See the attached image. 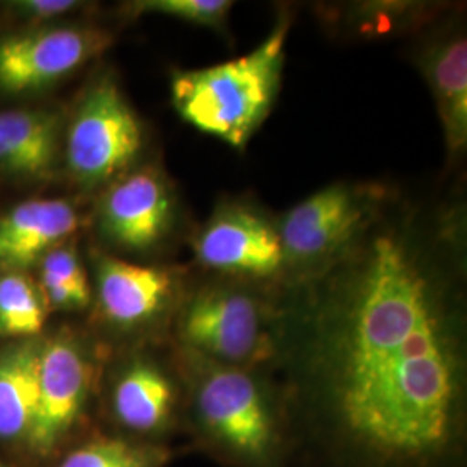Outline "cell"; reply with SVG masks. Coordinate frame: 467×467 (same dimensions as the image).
Masks as SVG:
<instances>
[{"label": "cell", "instance_id": "52a82bcc", "mask_svg": "<svg viewBox=\"0 0 467 467\" xmlns=\"http://www.w3.org/2000/svg\"><path fill=\"white\" fill-rule=\"evenodd\" d=\"M108 46V36L78 26L40 28L0 42V88L32 92L82 67Z\"/></svg>", "mask_w": 467, "mask_h": 467}, {"label": "cell", "instance_id": "d6986e66", "mask_svg": "<svg viewBox=\"0 0 467 467\" xmlns=\"http://www.w3.org/2000/svg\"><path fill=\"white\" fill-rule=\"evenodd\" d=\"M137 13H154L179 17L187 23L222 30L227 23L233 2L229 0H146L134 4Z\"/></svg>", "mask_w": 467, "mask_h": 467}, {"label": "cell", "instance_id": "7c38bea8", "mask_svg": "<svg viewBox=\"0 0 467 467\" xmlns=\"http://www.w3.org/2000/svg\"><path fill=\"white\" fill-rule=\"evenodd\" d=\"M167 270L137 265L117 258H100L98 295L102 316L118 327H139L158 317L171 296Z\"/></svg>", "mask_w": 467, "mask_h": 467}, {"label": "cell", "instance_id": "5bb4252c", "mask_svg": "<svg viewBox=\"0 0 467 467\" xmlns=\"http://www.w3.org/2000/svg\"><path fill=\"white\" fill-rule=\"evenodd\" d=\"M42 341L21 339L0 353V441L26 447L38 407Z\"/></svg>", "mask_w": 467, "mask_h": 467}, {"label": "cell", "instance_id": "30bf717a", "mask_svg": "<svg viewBox=\"0 0 467 467\" xmlns=\"http://www.w3.org/2000/svg\"><path fill=\"white\" fill-rule=\"evenodd\" d=\"M102 231L127 250H148L170 229L171 198L163 177L142 168L118 179L100 208Z\"/></svg>", "mask_w": 467, "mask_h": 467}, {"label": "cell", "instance_id": "ffe728a7", "mask_svg": "<svg viewBox=\"0 0 467 467\" xmlns=\"http://www.w3.org/2000/svg\"><path fill=\"white\" fill-rule=\"evenodd\" d=\"M40 281L63 284L85 298H92L87 274L78 260L77 251L73 248L57 246L50 250L42 262Z\"/></svg>", "mask_w": 467, "mask_h": 467}, {"label": "cell", "instance_id": "7402d4cb", "mask_svg": "<svg viewBox=\"0 0 467 467\" xmlns=\"http://www.w3.org/2000/svg\"><path fill=\"white\" fill-rule=\"evenodd\" d=\"M0 467H9L7 464H5V461L0 457Z\"/></svg>", "mask_w": 467, "mask_h": 467}, {"label": "cell", "instance_id": "5b68a950", "mask_svg": "<svg viewBox=\"0 0 467 467\" xmlns=\"http://www.w3.org/2000/svg\"><path fill=\"white\" fill-rule=\"evenodd\" d=\"M181 336L192 353L223 366L241 368L267 355L258 301L231 287H208L189 301Z\"/></svg>", "mask_w": 467, "mask_h": 467}, {"label": "cell", "instance_id": "9a60e30c", "mask_svg": "<svg viewBox=\"0 0 467 467\" xmlns=\"http://www.w3.org/2000/svg\"><path fill=\"white\" fill-rule=\"evenodd\" d=\"M118 422L137 434L158 433L175 409V389L167 374L148 360H135L118 376L111 395Z\"/></svg>", "mask_w": 467, "mask_h": 467}, {"label": "cell", "instance_id": "3957f363", "mask_svg": "<svg viewBox=\"0 0 467 467\" xmlns=\"http://www.w3.org/2000/svg\"><path fill=\"white\" fill-rule=\"evenodd\" d=\"M200 360L194 410L201 431L241 466L277 467L281 426L262 386L241 368Z\"/></svg>", "mask_w": 467, "mask_h": 467}, {"label": "cell", "instance_id": "4fadbf2b", "mask_svg": "<svg viewBox=\"0 0 467 467\" xmlns=\"http://www.w3.org/2000/svg\"><path fill=\"white\" fill-rule=\"evenodd\" d=\"M61 119L44 109L0 111V170L17 177L49 175L59 156Z\"/></svg>", "mask_w": 467, "mask_h": 467}, {"label": "cell", "instance_id": "ba28073f", "mask_svg": "<svg viewBox=\"0 0 467 467\" xmlns=\"http://www.w3.org/2000/svg\"><path fill=\"white\" fill-rule=\"evenodd\" d=\"M364 201L348 185H329L296 204L281 222L284 260L316 264L341 250L360 229Z\"/></svg>", "mask_w": 467, "mask_h": 467}, {"label": "cell", "instance_id": "e0dca14e", "mask_svg": "<svg viewBox=\"0 0 467 467\" xmlns=\"http://www.w3.org/2000/svg\"><path fill=\"white\" fill-rule=\"evenodd\" d=\"M49 306L34 281L9 270L0 274V336L13 339H35L42 333Z\"/></svg>", "mask_w": 467, "mask_h": 467}, {"label": "cell", "instance_id": "7a4b0ae2", "mask_svg": "<svg viewBox=\"0 0 467 467\" xmlns=\"http://www.w3.org/2000/svg\"><path fill=\"white\" fill-rule=\"evenodd\" d=\"M287 32L289 21L279 19L267 38L248 54L177 73L171 80L177 113L202 134L243 150L279 92Z\"/></svg>", "mask_w": 467, "mask_h": 467}, {"label": "cell", "instance_id": "44dd1931", "mask_svg": "<svg viewBox=\"0 0 467 467\" xmlns=\"http://www.w3.org/2000/svg\"><path fill=\"white\" fill-rule=\"evenodd\" d=\"M78 2H71V0H25V2H17L16 9L30 15V16L42 19V17L63 16L67 13H71L78 7Z\"/></svg>", "mask_w": 467, "mask_h": 467}, {"label": "cell", "instance_id": "277c9868", "mask_svg": "<svg viewBox=\"0 0 467 467\" xmlns=\"http://www.w3.org/2000/svg\"><path fill=\"white\" fill-rule=\"evenodd\" d=\"M142 148V129L118 85L104 78L78 106L67 137V163L84 187L113 181Z\"/></svg>", "mask_w": 467, "mask_h": 467}, {"label": "cell", "instance_id": "8fae6325", "mask_svg": "<svg viewBox=\"0 0 467 467\" xmlns=\"http://www.w3.org/2000/svg\"><path fill=\"white\" fill-rule=\"evenodd\" d=\"M80 217L67 200H30L0 217V268L28 267L77 233Z\"/></svg>", "mask_w": 467, "mask_h": 467}, {"label": "cell", "instance_id": "9c48e42d", "mask_svg": "<svg viewBox=\"0 0 467 467\" xmlns=\"http://www.w3.org/2000/svg\"><path fill=\"white\" fill-rule=\"evenodd\" d=\"M196 258L225 274L267 277L283 265L277 229L246 208H223L194 239Z\"/></svg>", "mask_w": 467, "mask_h": 467}, {"label": "cell", "instance_id": "2e32d148", "mask_svg": "<svg viewBox=\"0 0 467 467\" xmlns=\"http://www.w3.org/2000/svg\"><path fill=\"white\" fill-rule=\"evenodd\" d=\"M424 73L433 90L447 146L461 150L467 142L466 36H451L424 57Z\"/></svg>", "mask_w": 467, "mask_h": 467}, {"label": "cell", "instance_id": "8992f818", "mask_svg": "<svg viewBox=\"0 0 467 467\" xmlns=\"http://www.w3.org/2000/svg\"><path fill=\"white\" fill-rule=\"evenodd\" d=\"M92 364L84 348L67 334L54 336L40 347L38 407L26 449L49 457L84 416L90 397Z\"/></svg>", "mask_w": 467, "mask_h": 467}, {"label": "cell", "instance_id": "6da1fadb", "mask_svg": "<svg viewBox=\"0 0 467 467\" xmlns=\"http://www.w3.org/2000/svg\"><path fill=\"white\" fill-rule=\"evenodd\" d=\"M310 368L318 426L348 467H447L459 457V336L400 237H374L320 310Z\"/></svg>", "mask_w": 467, "mask_h": 467}, {"label": "cell", "instance_id": "ac0fdd59", "mask_svg": "<svg viewBox=\"0 0 467 467\" xmlns=\"http://www.w3.org/2000/svg\"><path fill=\"white\" fill-rule=\"evenodd\" d=\"M168 459L161 445L102 438L69 451L56 467H165Z\"/></svg>", "mask_w": 467, "mask_h": 467}]
</instances>
